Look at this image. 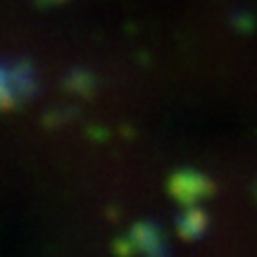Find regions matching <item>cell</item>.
Instances as JSON below:
<instances>
[{
    "label": "cell",
    "mask_w": 257,
    "mask_h": 257,
    "mask_svg": "<svg viewBox=\"0 0 257 257\" xmlns=\"http://www.w3.org/2000/svg\"><path fill=\"white\" fill-rule=\"evenodd\" d=\"M36 93V74L29 62H0V110L27 102Z\"/></svg>",
    "instance_id": "obj_1"
},
{
    "label": "cell",
    "mask_w": 257,
    "mask_h": 257,
    "mask_svg": "<svg viewBox=\"0 0 257 257\" xmlns=\"http://www.w3.org/2000/svg\"><path fill=\"white\" fill-rule=\"evenodd\" d=\"M43 5H55V3H62V0H41Z\"/></svg>",
    "instance_id": "obj_2"
}]
</instances>
